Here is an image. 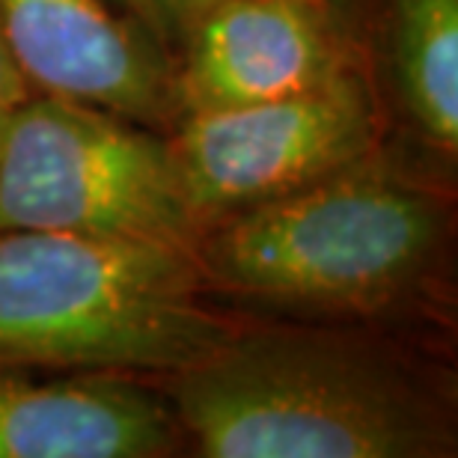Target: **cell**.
<instances>
[{
  "label": "cell",
  "mask_w": 458,
  "mask_h": 458,
  "mask_svg": "<svg viewBox=\"0 0 458 458\" xmlns=\"http://www.w3.org/2000/svg\"><path fill=\"white\" fill-rule=\"evenodd\" d=\"M182 432L208 458H428L444 408L399 360L327 331H238L173 375Z\"/></svg>",
  "instance_id": "1"
},
{
  "label": "cell",
  "mask_w": 458,
  "mask_h": 458,
  "mask_svg": "<svg viewBox=\"0 0 458 458\" xmlns=\"http://www.w3.org/2000/svg\"><path fill=\"white\" fill-rule=\"evenodd\" d=\"M170 146L188 203L206 226L369 158L375 107L360 78L345 72L289 98L185 114Z\"/></svg>",
  "instance_id": "5"
},
{
  "label": "cell",
  "mask_w": 458,
  "mask_h": 458,
  "mask_svg": "<svg viewBox=\"0 0 458 458\" xmlns=\"http://www.w3.org/2000/svg\"><path fill=\"white\" fill-rule=\"evenodd\" d=\"M0 229H39L194 253L203 224L170 137L75 98L30 93L0 125Z\"/></svg>",
  "instance_id": "4"
},
{
  "label": "cell",
  "mask_w": 458,
  "mask_h": 458,
  "mask_svg": "<svg viewBox=\"0 0 458 458\" xmlns=\"http://www.w3.org/2000/svg\"><path fill=\"white\" fill-rule=\"evenodd\" d=\"M450 208L372 155L286 197L206 224V286L295 313H375L432 274Z\"/></svg>",
  "instance_id": "3"
},
{
  "label": "cell",
  "mask_w": 458,
  "mask_h": 458,
  "mask_svg": "<svg viewBox=\"0 0 458 458\" xmlns=\"http://www.w3.org/2000/svg\"><path fill=\"white\" fill-rule=\"evenodd\" d=\"M179 444L173 405L128 372H0V458H158Z\"/></svg>",
  "instance_id": "8"
},
{
  "label": "cell",
  "mask_w": 458,
  "mask_h": 458,
  "mask_svg": "<svg viewBox=\"0 0 458 458\" xmlns=\"http://www.w3.org/2000/svg\"><path fill=\"white\" fill-rule=\"evenodd\" d=\"M27 96H30V89H27L21 72L15 69V63L9 57V48L4 42V33H0V125L13 114V107L21 105Z\"/></svg>",
  "instance_id": "11"
},
{
  "label": "cell",
  "mask_w": 458,
  "mask_h": 458,
  "mask_svg": "<svg viewBox=\"0 0 458 458\" xmlns=\"http://www.w3.org/2000/svg\"><path fill=\"white\" fill-rule=\"evenodd\" d=\"M191 250L0 229V372L176 375L238 327Z\"/></svg>",
  "instance_id": "2"
},
{
  "label": "cell",
  "mask_w": 458,
  "mask_h": 458,
  "mask_svg": "<svg viewBox=\"0 0 458 458\" xmlns=\"http://www.w3.org/2000/svg\"><path fill=\"white\" fill-rule=\"evenodd\" d=\"M304 4H313V6H322L325 0H304Z\"/></svg>",
  "instance_id": "12"
},
{
  "label": "cell",
  "mask_w": 458,
  "mask_h": 458,
  "mask_svg": "<svg viewBox=\"0 0 458 458\" xmlns=\"http://www.w3.org/2000/svg\"><path fill=\"white\" fill-rule=\"evenodd\" d=\"M107 4L140 24L170 57H176L194 24L217 0H107Z\"/></svg>",
  "instance_id": "10"
},
{
  "label": "cell",
  "mask_w": 458,
  "mask_h": 458,
  "mask_svg": "<svg viewBox=\"0 0 458 458\" xmlns=\"http://www.w3.org/2000/svg\"><path fill=\"white\" fill-rule=\"evenodd\" d=\"M387 45L411 123L453 158L458 149V0H387Z\"/></svg>",
  "instance_id": "9"
},
{
  "label": "cell",
  "mask_w": 458,
  "mask_h": 458,
  "mask_svg": "<svg viewBox=\"0 0 458 458\" xmlns=\"http://www.w3.org/2000/svg\"><path fill=\"white\" fill-rule=\"evenodd\" d=\"M345 72L322 6L217 0L176 54L179 116L289 98Z\"/></svg>",
  "instance_id": "7"
},
{
  "label": "cell",
  "mask_w": 458,
  "mask_h": 458,
  "mask_svg": "<svg viewBox=\"0 0 458 458\" xmlns=\"http://www.w3.org/2000/svg\"><path fill=\"white\" fill-rule=\"evenodd\" d=\"M0 33L30 93L152 128L179 119L176 60L107 0H0Z\"/></svg>",
  "instance_id": "6"
}]
</instances>
